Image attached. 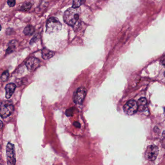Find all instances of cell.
Listing matches in <instances>:
<instances>
[{"instance_id":"1","label":"cell","mask_w":165,"mask_h":165,"mask_svg":"<svg viewBox=\"0 0 165 165\" xmlns=\"http://www.w3.org/2000/svg\"><path fill=\"white\" fill-rule=\"evenodd\" d=\"M80 15L79 8H71L68 9L64 12L63 20L64 22L68 25L74 26L78 21Z\"/></svg>"},{"instance_id":"2","label":"cell","mask_w":165,"mask_h":165,"mask_svg":"<svg viewBox=\"0 0 165 165\" xmlns=\"http://www.w3.org/2000/svg\"><path fill=\"white\" fill-rule=\"evenodd\" d=\"M62 23L55 17H51L48 20L46 23V32L52 33L59 32L62 29Z\"/></svg>"},{"instance_id":"3","label":"cell","mask_w":165,"mask_h":165,"mask_svg":"<svg viewBox=\"0 0 165 165\" xmlns=\"http://www.w3.org/2000/svg\"><path fill=\"white\" fill-rule=\"evenodd\" d=\"M14 106L12 101L5 100L0 105V116L3 119L7 118L13 113Z\"/></svg>"},{"instance_id":"4","label":"cell","mask_w":165,"mask_h":165,"mask_svg":"<svg viewBox=\"0 0 165 165\" xmlns=\"http://www.w3.org/2000/svg\"><path fill=\"white\" fill-rule=\"evenodd\" d=\"M6 156H7V164L14 165L16 164V155L14 145L8 143L6 146Z\"/></svg>"},{"instance_id":"5","label":"cell","mask_w":165,"mask_h":165,"mask_svg":"<svg viewBox=\"0 0 165 165\" xmlns=\"http://www.w3.org/2000/svg\"><path fill=\"white\" fill-rule=\"evenodd\" d=\"M87 90L84 87H79L75 91L73 94L74 102L77 104H81L85 99Z\"/></svg>"},{"instance_id":"6","label":"cell","mask_w":165,"mask_h":165,"mask_svg":"<svg viewBox=\"0 0 165 165\" xmlns=\"http://www.w3.org/2000/svg\"><path fill=\"white\" fill-rule=\"evenodd\" d=\"M158 154V147L156 146L150 145L147 147L145 152V156L146 159L150 161L155 160Z\"/></svg>"},{"instance_id":"7","label":"cell","mask_w":165,"mask_h":165,"mask_svg":"<svg viewBox=\"0 0 165 165\" xmlns=\"http://www.w3.org/2000/svg\"><path fill=\"white\" fill-rule=\"evenodd\" d=\"M138 110V104L135 100H130L124 106V110L125 113L129 115L134 114Z\"/></svg>"},{"instance_id":"8","label":"cell","mask_w":165,"mask_h":165,"mask_svg":"<svg viewBox=\"0 0 165 165\" xmlns=\"http://www.w3.org/2000/svg\"><path fill=\"white\" fill-rule=\"evenodd\" d=\"M40 64V60L33 57H31L28 59L25 63L28 70L32 71L36 70Z\"/></svg>"},{"instance_id":"9","label":"cell","mask_w":165,"mask_h":165,"mask_svg":"<svg viewBox=\"0 0 165 165\" xmlns=\"http://www.w3.org/2000/svg\"><path fill=\"white\" fill-rule=\"evenodd\" d=\"M16 88V86L15 84L10 83L6 85L5 90L6 91V98L9 99L13 95Z\"/></svg>"},{"instance_id":"10","label":"cell","mask_w":165,"mask_h":165,"mask_svg":"<svg viewBox=\"0 0 165 165\" xmlns=\"http://www.w3.org/2000/svg\"><path fill=\"white\" fill-rule=\"evenodd\" d=\"M138 109L140 111H145L147 109V102L145 98H141L139 99L137 102Z\"/></svg>"},{"instance_id":"11","label":"cell","mask_w":165,"mask_h":165,"mask_svg":"<svg viewBox=\"0 0 165 165\" xmlns=\"http://www.w3.org/2000/svg\"><path fill=\"white\" fill-rule=\"evenodd\" d=\"M54 54H55V53L54 52L47 48H44L42 51V57L44 60H48V59H51L54 56Z\"/></svg>"},{"instance_id":"12","label":"cell","mask_w":165,"mask_h":165,"mask_svg":"<svg viewBox=\"0 0 165 165\" xmlns=\"http://www.w3.org/2000/svg\"><path fill=\"white\" fill-rule=\"evenodd\" d=\"M35 29L32 25H29L27 26L24 29L23 33L26 36H32L35 33Z\"/></svg>"},{"instance_id":"13","label":"cell","mask_w":165,"mask_h":165,"mask_svg":"<svg viewBox=\"0 0 165 165\" xmlns=\"http://www.w3.org/2000/svg\"><path fill=\"white\" fill-rule=\"evenodd\" d=\"M86 0H73V8H79L80 6L85 2Z\"/></svg>"},{"instance_id":"14","label":"cell","mask_w":165,"mask_h":165,"mask_svg":"<svg viewBox=\"0 0 165 165\" xmlns=\"http://www.w3.org/2000/svg\"><path fill=\"white\" fill-rule=\"evenodd\" d=\"M32 6V4H31V2H27L21 6V10L22 11H28L31 9Z\"/></svg>"},{"instance_id":"15","label":"cell","mask_w":165,"mask_h":165,"mask_svg":"<svg viewBox=\"0 0 165 165\" xmlns=\"http://www.w3.org/2000/svg\"><path fill=\"white\" fill-rule=\"evenodd\" d=\"M15 48H16V47H15V45L13 44H11L10 43L9 46L7 49H6V54H9L15 51Z\"/></svg>"},{"instance_id":"16","label":"cell","mask_w":165,"mask_h":165,"mask_svg":"<svg viewBox=\"0 0 165 165\" xmlns=\"http://www.w3.org/2000/svg\"><path fill=\"white\" fill-rule=\"evenodd\" d=\"M8 76H9V72H8V71H6L2 75L1 79L2 82H6L8 79Z\"/></svg>"},{"instance_id":"17","label":"cell","mask_w":165,"mask_h":165,"mask_svg":"<svg viewBox=\"0 0 165 165\" xmlns=\"http://www.w3.org/2000/svg\"><path fill=\"white\" fill-rule=\"evenodd\" d=\"M7 4L10 7H14L16 5V0H8Z\"/></svg>"},{"instance_id":"18","label":"cell","mask_w":165,"mask_h":165,"mask_svg":"<svg viewBox=\"0 0 165 165\" xmlns=\"http://www.w3.org/2000/svg\"><path fill=\"white\" fill-rule=\"evenodd\" d=\"M73 109L71 108V109L67 110L66 115H67V116H70L73 114Z\"/></svg>"},{"instance_id":"19","label":"cell","mask_w":165,"mask_h":165,"mask_svg":"<svg viewBox=\"0 0 165 165\" xmlns=\"http://www.w3.org/2000/svg\"><path fill=\"white\" fill-rule=\"evenodd\" d=\"M74 125L77 127H80V125L78 123V122H75L74 124Z\"/></svg>"},{"instance_id":"20","label":"cell","mask_w":165,"mask_h":165,"mask_svg":"<svg viewBox=\"0 0 165 165\" xmlns=\"http://www.w3.org/2000/svg\"><path fill=\"white\" fill-rule=\"evenodd\" d=\"M3 125H4V124H3L2 121H0V131L2 129Z\"/></svg>"},{"instance_id":"21","label":"cell","mask_w":165,"mask_h":165,"mask_svg":"<svg viewBox=\"0 0 165 165\" xmlns=\"http://www.w3.org/2000/svg\"><path fill=\"white\" fill-rule=\"evenodd\" d=\"M2 29V26L1 25V24H0V31Z\"/></svg>"}]
</instances>
